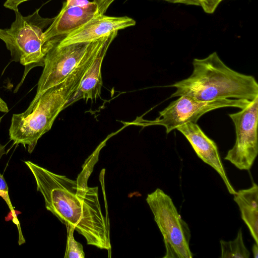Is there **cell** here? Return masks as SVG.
<instances>
[{"label": "cell", "mask_w": 258, "mask_h": 258, "mask_svg": "<svg viewBox=\"0 0 258 258\" xmlns=\"http://www.w3.org/2000/svg\"><path fill=\"white\" fill-rule=\"evenodd\" d=\"M221 258H249L250 252L245 246L240 228L236 238L231 241L220 240Z\"/></svg>", "instance_id": "14"}, {"label": "cell", "mask_w": 258, "mask_h": 258, "mask_svg": "<svg viewBox=\"0 0 258 258\" xmlns=\"http://www.w3.org/2000/svg\"><path fill=\"white\" fill-rule=\"evenodd\" d=\"M40 8L33 14L23 16L18 7L13 10L15 20L9 28H0V39L10 51L12 60L30 69L44 66V58L55 41L46 42L43 29L50 25L53 18H44L39 14Z\"/></svg>", "instance_id": "4"}, {"label": "cell", "mask_w": 258, "mask_h": 258, "mask_svg": "<svg viewBox=\"0 0 258 258\" xmlns=\"http://www.w3.org/2000/svg\"><path fill=\"white\" fill-rule=\"evenodd\" d=\"M115 0H94L98 6L99 14L100 15L104 14L110 5Z\"/></svg>", "instance_id": "19"}, {"label": "cell", "mask_w": 258, "mask_h": 258, "mask_svg": "<svg viewBox=\"0 0 258 258\" xmlns=\"http://www.w3.org/2000/svg\"><path fill=\"white\" fill-rule=\"evenodd\" d=\"M67 229V240L64 257L65 258H84L85 252L83 245L77 241L74 237V228L66 226Z\"/></svg>", "instance_id": "15"}, {"label": "cell", "mask_w": 258, "mask_h": 258, "mask_svg": "<svg viewBox=\"0 0 258 258\" xmlns=\"http://www.w3.org/2000/svg\"><path fill=\"white\" fill-rule=\"evenodd\" d=\"M252 252L254 258L258 257V243L254 242L252 246Z\"/></svg>", "instance_id": "23"}, {"label": "cell", "mask_w": 258, "mask_h": 258, "mask_svg": "<svg viewBox=\"0 0 258 258\" xmlns=\"http://www.w3.org/2000/svg\"><path fill=\"white\" fill-rule=\"evenodd\" d=\"M148 204L163 237V258H192L188 225L178 212L171 197L159 188L148 194Z\"/></svg>", "instance_id": "5"}, {"label": "cell", "mask_w": 258, "mask_h": 258, "mask_svg": "<svg viewBox=\"0 0 258 258\" xmlns=\"http://www.w3.org/2000/svg\"><path fill=\"white\" fill-rule=\"evenodd\" d=\"M90 3L88 0H66L63 3L61 10H66L69 8L83 6Z\"/></svg>", "instance_id": "18"}, {"label": "cell", "mask_w": 258, "mask_h": 258, "mask_svg": "<svg viewBox=\"0 0 258 258\" xmlns=\"http://www.w3.org/2000/svg\"><path fill=\"white\" fill-rule=\"evenodd\" d=\"M118 31L111 33L100 49L97 55L88 67L77 90L66 105V108L74 103L81 100H93L100 97L103 81L101 75V65L108 48L117 36Z\"/></svg>", "instance_id": "12"}, {"label": "cell", "mask_w": 258, "mask_h": 258, "mask_svg": "<svg viewBox=\"0 0 258 258\" xmlns=\"http://www.w3.org/2000/svg\"><path fill=\"white\" fill-rule=\"evenodd\" d=\"M3 117V116L0 117V123L2 120ZM6 145H3L0 144V159L4 154H6Z\"/></svg>", "instance_id": "24"}, {"label": "cell", "mask_w": 258, "mask_h": 258, "mask_svg": "<svg viewBox=\"0 0 258 258\" xmlns=\"http://www.w3.org/2000/svg\"><path fill=\"white\" fill-rule=\"evenodd\" d=\"M223 0H200V6L207 14H213Z\"/></svg>", "instance_id": "17"}, {"label": "cell", "mask_w": 258, "mask_h": 258, "mask_svg": "<svg viewBox=\"0 0 258 258\" xmlns=\"http://www.w3.org/2000/svg\"><path fill=\"white\" fill-rule=\"evenodd\" d=\"M35 180L46 209L62 223L73 227L88 245L111 252L109 225L103 214L98 187H89L85 168L77 180L53 173L30 161L24 162Z\"/></svg>", "instance_id": "1"}, {"label": "cell", "mask_w": 258, "mask_h": 258, "mask_svg": "<svg viewBox=\"0 0 258 258\" xmlns=\"http://www.w3.org/2000/svg\"><path fill=\"white\" fill-rule=\"evenodd\" d=\"M96 50L62 82L34 98L24 112L13 114L9 136L14 144L27 147L29 153L34 151L38 140L51 129L56 117L66 108L100 49Z\"/></svg>", "instance_id": "2"}, {"label": "cell", "mask_w": 258, "mask_h": 258, "mask_svg": "<svg viewBox=\"0 0 258 258\" xmlns=\"http://www.w3.org/2000/svg\"><path fill=\"white\" fill-rule=\"evenodd\" d=\"M171 3L200 6V0H162Z\"/></svg>", "instance_id": "20"}, {"label": "cell", "mask_w": 258, "mask_h": 258, "mask_svg": "<svg viewBox=\"0 0 258 258\" xmlns=\"http://www.w3.org/2000/svg\"><path fill=\"white\" fill-rule=\"evenodd\" d=\"M191 75L170 85L176 88L170 98L186 95L200 101L225 99L251 101L258 97L254 77L237 72L225 64L216 52L195 58Z\"/></svg>", "instance_id": "3"}, {"label": "cell", "mask_w": 258, "mask_h": 258, "mask_svg": "<svg viewBox=\"0 0 258 258\" xmlns=\"http://www.w3.org/2000/svg\"><path fill=\"white\" fill-rule=\"evenodd\" d=\"M229 116L235 128L236 141L224 159L239 170H249L258 154V97L246 107Z\"/></svg>", "instance_id": "8"}, {"label": "cell", "mask_w": 258, "mask_h": 258, "mask_svg": "<svg viewBox=\"0 0 258 258\" xmlns=\"http://www.w3.org/2000/svg\"><path fill=\"white\" fill-rule=\"evenodd\" d=\"M108 35L91 42L63 46L58 45V41L55 43L44 58L34 98L62 82L102 45Z\"/></svg>", "instance_id": "6"}, {"label": "cell", "mask_w": 258, "mask_h": 258, "mask_svg": "<svg viewBox=\"0 0 258 258\" xmlns=\"http://www.w3.org/2000/svg\"><path fill=\"white\" fill-rule=\"evenodd\" d=\"M0 197L2 198L8 205L12 215L14 217L13 222L17 225L19 231V244L21 245L25 242V240L22 235V231L19 221L16 216V213L11 204L9 195V188L3 174L0 172Z\"/></svg>", "instance_id": "16"}, {"label": "cell", "mask_w": 258, "mask_h": 258, "mask_svg": "<svg viewBox=\"0 0 258 258\" xmlns=\"http://www.w3.org/2000/svg\"><path fill=\"white\" fill-rule=\"evenodd\" d=\"M136 22L127 16L112 17L98 15L66 35L57 44L59 46L91 42L110 33L135 26Z\"/></svg>", "instance_id": "10"}, {"label": "cell", "mask_w": 258, "mask_h": 258, "mask_svg": "<svg viewBox=\"0 0 258 258\" xmlns=\"http://www.w3.org/2000/svg\"><path fill=\"white\" fill-rule=\"evenodd\" d=\"M9 111L7 103L0 97V111L8 113Z\"/></svg>", "instance_id": "22"}, {"label": "cell", "mask_w": 258, "mask_h": 258, "mask_svg": "<svg viewBox=\"0 0 258 258\" xmlns=\"http://www.w3.org/2000/svg\"><path fill=\"white\" fill-rule=\"evenodd\" d=\"M171 102L159 112V116L153 120L139 118L128 124L142 126L162 125L168 134L179 125L187 123H197L200 117L211 110L224 107H237L243 109L251 101L245 99H225L210 101H200L186 95H182Z\"/></svg>", "instance_id": "7"}, {"label": "cell", "mask_w": 258, "mask_h": 258, "mask_svg": "<svg viewBox=\"0 0 258 258\" xmlns=\"http://www.w3.org/2000/svg\"><path fill=\"white\" fill-rule=\"evenodd\" d=\"M98 15H100L98 6L93 1L85 6L61 10L43 32L44 40L46 42L60 40Z\"/></svg>", "instance_id": "11"}, {"label": "cell", "mask_w": 258, "mask_h": 258, "mask_svg": "<svg viewBox=\"0 0 258 258\" xmlns=\"http://www.w3.org/2000/svg\"><path fill=\"white\" fill-rule=\"evenodd\" d=\"M176 129L187 139L197 156L219 174L230 194H235L236 191L228 178L215 142L203 132L197 123L187 122Z\"/></svg>", "instance_id": "9"}, {"label": "cell", "mask_w": 258, "mask_h": 258, "mask_svg": "<svg viewBox=\"0 0 258 258\" xmlns=\"http://www.w3.org/2000/svg\"><path fill=\"white\" fill-rule=\"evenodd\" d=\"M27 0H7L4 6L8 9L13 10L18 7V5Z\"/></svg>", "instance_id": "21"}, {"label": "cell", "mask_w": 258, "mask_h": 258, "mask_svg": "<svg viewBox=\"0 0 258 258\" xmlns=\"http://www.w3.org/2000/svg\"><path fill=\"white\" fill-rule=\"evenodd\" d=\"M241 217L247 226L254 242L258 243V186L252 183L246 189H240L234 195Z\"/></svg>", "instance_id": "13"}]
</instances>
